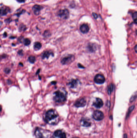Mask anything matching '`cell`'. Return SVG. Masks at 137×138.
<instances>
[{"label": "cell", "mask_w": 137, "mask_h": 138, "mask_svg": "<svg viewBox=\"0 0 137 138\" xmlns=\"http://www.w3.org/2000/svg\"><path fill=\"white\" fill-rule=\"evenodd\" d=\"M59 116L57 112L54 110H50L46 113L45 121L51 125H55L58 122Z\"/></svg>", "instance_id": "obj_1"}, {"label": "cell", "mask_w": 137, "mask_h": 138, "mask_svg": "<svg viewBox=\"0 0 137 138\" xmlns=\"http://www.w3.org/2000/svg\"><path fill=\"white\" fill-rule=\"evenodd\" d=\"M93 17H94V19H96L97 18V17H98V16H97V15L96 14V13H93Z\"/></svg>", "instance_id": "obj_25"}, {"label": "cell", "mask_w": 137, "mask_h": 138, "mask_svg": "<svg viewBox=\"0 0 137 138\" xmlns=\"http://www.w3.org/2000/svg\"><path fill=\"white\" fill-rule=\"evenodd\" d=\"M20 65H21V66H23V64H21V63H20Z\"/></svg>", "instance_id": "obj_31"}, {"label": "cell", "mask_w": 137, "mask_h": 138, "mask_svg": "<svg viewBox=\"0 0 137 138\" xmlns=\"http://www.w3.org/2000/svg\"><path fill=\"white\" fill-rule=\"evenodd\" d=\"M17 1L19 2V3H23V2H24L25 1V0H17Z\"/></svg>", "instance_id": "obj_26"}, {"label": "cell", "mask_w": 137, "mask_h": 138, "mask_svg": "<svg viewBox=\"0 0 137 138\" xmlns=\"http://www.w3.org/2000/svg\"><path fill=\"white\" fill-rule=\"evenodd\" d=\"M25 29H26L25 26L24 25H21L20 27V31H23V30H25Z\"/></svg>", "instance_id": "obj_23"}, {"label": "cell", "mask_w": 137, "mask_h": 138, "mask_svg": "<svg viewBox=\"0 0 137 138\" xmlns=\"http://www.w3.org/2000/svg\"><path fill=\"white\" fill-rule=\"evenodd\" d=\"M135 106H132V107H130L129 108V111H128V113H127V116H129V115L130 114L131 112H132L133 110V109H134Z\"/></svg>", "instance_id": "obj_22"}, {"label": "cell", "mask_w": 137, "mask_h": 138, "mask_svg": "<svg viewBox=\"0 0 137 138\" xmlns=\"http://www.w3.org/2000/svg\"><path fill=\"white\" fill-rule=\"evenodd\" d=\"M123 138H127V134H124V136H123Z\"/></svg>", "instance_id": "obj_27"}, {"label": "cell", "mask_w": 137, "mask_h": 138, "mask_svg": "<svg viewBox=\"0 0 137 138\" xmlns=\"http://www.w3.org/2000/svg\"><path fill=\"white\" fill-rule=\"evenodd\" d=\"M28 60L30 63L31 64H34L35 61V58L34 56H30L29 57Z\"/></svg>", "instance_id": "obj_19"}, {"label": "cell", "mask_w": 137, "mask_h": 138, "mask_svg": "<svg viewBox=\"0 0 137 138\" xmlns=\"http://www.w3.org/2000/svg\"><path fill=\"white\" fill-rule=\"evenodd\" d=\"M55 136L59 138H66V134L61 130H57L54 133Z\"/></svg>", "instance_id": "obj_10"}, {"label": "cell", "mask_w": 137, "mask_h": 138, "mask_svg": "<svg viewBox=\"0 0 137 138\" xmlns=\"http://www.w3.org/2000/svg\"></svg>", "instance_id": "obj_32"}, {"label": "cell", "mask_w": 137, "mask_h": 138, "mask_svg": "<svg viewBox=\"0 0 137 138\" xmlns=\"http://www.w3.org/2000/svg\"><path fill=\"white\" fill-rule=\"evenodd\" d=\"M35 134L37 138H43V134L41 133L40 128H37L35 131Z\"/></svg>", "instance_id": "obj_15"}, {"label": "cell", "mask_w": 137, "mask_h": 138, "mask_svg": "<svg viewBox=\"0 0 137 138\" xmlns=\"http://www.w3.org/2000/svg\"><path fill=\"white\" fill-rule=\"evenodd\" d=\"M105 80V77L101 74H97L94 77V82L98 84H102L104 83Z\"/></svg>", "instance_id": "obj_5"}, {"label": "cell", "mask_w": 137, "mask_h": 138, "mask_svg": "<svg viewBox=\"0 0 137 138\" xmlns=\"http://www.w3.org/2000/svg\"><path fill=\"white\" fill-rule=\"evenodd\" d=\"M137 45H136L135 46V51H136V52H137Z\"/></svg>", "instance_id": "obj_29"}, {"label": "cell", "mask_w": 137, "mask_h": 138, "mask_svg": "<svg viewBox=\"0 0 137 138\" xmlns=\"http://www.w3.org/2000/svg\"><path fill=\"white\" fill-rule=\"evenodd\" d=\"M10 9L6 6H3L0 8V16L6 15L10 11Z\"/></svg>", "instance_id": "obj_9"}, {"label": "cell", "mask_w": 137, "mask_h": 138, "mask_svg": "<svg viewBox=\"0 0 137 138\" xmlns=\"http://www.w3.org/2000/svg\"><path fill=\"white\" fill-rule=\"evenodd\" d=\"M93 117L97 121H101L104 118V114L102 111L99 110L94 111L93 115Z\"/></svg>", "instance_id": "obj_3"}, {"label": "cell", "mask_w": 137, "mask_h": 138, "mask_svg": "<svg viewBox=\"0 0 137 138\" xmlns=\"http://www.w3.org/2000/svg\"><path fill=\"white\" fill-rule=\"evenodd\" d=\"M74 60V57L73 55H68V56L64 57L61 60V63L62 64H68L73 62Z\"/></svg>", "instance_id": "obj_4"}, {"label": "cell", "mask_w": 137, "mask_h": 138, "mask_svg": "<svg viewBox=\"0 0 137 138\" xmlns=\"http://www.w3.org/2000/svg\"><path fill=\"white\" fill-rule=\"evenodd\" d=\"M41 43L39 42H36L34 45V48L35 50H38L41 48Z\"/></svg>", "instance_id": "obj_17"}, {"label": "cell", "mask_w": 137, "mask_h": 138, "mask_svg": "<svg viewBox=\"0 0 137 138\" xmlns=\"http://www.w3.org/2000/svg\"><path fill=\"white\" fill-rule=\"evenodd\" d=\"M89 28L88 26V25L86 24H83L80 27V31L83 34H86L89 31Z\"/></svg>", "instance_id": "obj_13"}, {"label": "cell", "mask_w": 137, "mask_h": 138, "mask_svg": "<svg viewBox=\"0 0 137 138\" xmlns=\"http://www.w3.org/2000/svg\"><path fill=\"white\" fill-rule=\"evenodd\" d=\"M79 81L78 80H73L71 82H70L69 83V86L71 88H76L78 85L79 83Z\"/></svg>", "instance_id": "obj_12"}, {"label": "cell", "mask_w": 137, "mask_h": 138, "mask_svg": "<svg viewBox=\"0 0 137 138\" xmlns=\"http://www.w3.org/2000/svg\"><path fill=\"white\" fill-rule=\"evenodd\" d=\"M81 123L83 126L88 127L90 126L91 125V123L89 121V120L86 119H83L81 120Z\"/></svg>", "instance_id": "obj_14"}, {"label": "cell", "mask_w": 137, "mask_h": 138, "mask_svg": "<svg viewBox=\"0 0 137 138\" xmlns=\"http://www.w3.org/2000/svg\"><path fill=\"white\" fill-rule=\"evenodd\" d=\"M42 7L41 6L39 5H35L33 7V11L35 15L38 16L39 14L40 11L42 9Z\"/></svg>", "instance_id": "obj_11"}, {"label": "cell", "mask_w": 137, "mask_h": 138, "mask_svg": "<svg viewBox=\"0 0 137 138\" xmlns=\"http://www.w3.org/2000/svg\"><path fill=\"white\" fill-rule=\"evenodd\" d=\"M23 42L24 44L26 46L29 45L31 43V41L28 38H25V39H23Z\"/></svg>", "instance_id": "obj_20"}, {"label": "cell", "mask_w": 137, "mask_h": 138, "mask_svg": "<svg viewBox=\"0 0 137 138\" xmlns=\"http://www.w3.org/2000/svg\"><path fill=\"white\" fill-rule=\"evenodd\" d=\"M86 104V101L84 98L78 99L75 102L74 106L77 107H84Z\"/></svg>", "instance_id": "obj_7"}, {"label": "cell", "mask_w": 137, "mask_h": 138, "mask_svg": "<svg viewBox=\"0 0 137 138\" xmlns=\"http://www.w3.org/2000/svg\"><path fill=\"white\" fill-rule=\"evenodd\" d=\"M2 108L1 106L0 105V112H1L2 111Z\"/></svg>", "instance_id": "obj_28"}, {"label": "cell", "mask_w": 137, "mask_h": 138, "mask_svg": "<svg viewBox=\"0 0 137 138\" xmlns=\"http://www.w3.org/2000/svg\"><path fill=\"white\" fill-rule=\"evenodd\" d=\"M4 72H5V73L8 74H9V73L10 72V69H9V68H6L5 69V70H4Z\"/></svg>", "instance_id": "obj_24"}, {"label": "cell", "mask_w": 137, "mask_h": 138, "mask_svg": "<svg viewBox=\"0 0 137 138\" xmlns=\"http://www.w3.org/2000/svg\"><path fill=\"white\" fill-rule=\"evenodd\" d=\"M7 34H6V33H5V34H4V37H7Z\"/></svg>", "instance_id": "obj_30"}, {"label": "cell", "mask_w": 137, "mask_h": 138, "mask_svg": "<svg viewBox=\"0 0 137 138\" xmlns=\"http://www.w3.org/2000/svg\"><path fill=\"white\" fill-rule=\"evenodd\" d=\"M53 99L57 103H62L65 101L66 100V93L60 90L56 91L54 93Z\"/></svg>", "instance_id": "obj_2"}, {"label": "cell", "mask_w": 137, "mask_h": 138, "mask_svg": "<svg viewBox=\"0 0 137 138\" xmlns=\"http://www.w3.org/2000/svg\"><path fill=\"white\" fill-rule=\"evenodd\" d=\"M58 15L59 17L64 19H67L69 17V12L68 9L61 10L58 12Z\"/></svg>", "instance_id": "obj_6"}, {"label": "cell", "mask_w": 137, "mask_h": 138, "mask_svg": "<svg viewBox=\"0 0 137 138\" xmlns=\"http://www.w3.org/2000/svg\"><path fill=\"white\" fill-rule=\"evenodd\" d=\"M52 55V56H54V54H53V53L49 51H46L43 53L42 56V57L43 59H48V58L49 57V56Z\"/></svg>", "instance_id": "obj_16"}, {"label": "cell", "mask_w": 137, "mask_h": 138, "mask_svg": "<svg viewBox=\"0 0 137 138\" xmlns=\"http://www.w3.org/2000/svg\"><path fill=\"white\" fill-rule=\"evenodd\" d=\"M114 85H113L112 84H110V85L109 86L108 89V93L109 95L111 94V93L113 91V90L114 89Z\"/></svg>", "instance_id": "obj_18"}, {"label": "cell", "mask_w": 137, "mask_h": 138, "mask_svg": "<svg viewBox=\"0 0 137 138\" xmlns=\"http://www.w3.org/2000/svg\"><path fill=\"white\" fill-rule=\"evenodd\" d=\"M137 12H135L133 15V19L135 23L136 24L137 23Z\"/></svg>", "instance_id": "obj_21"}, {"label": "cell", "mask_w": 137, "mask_h": 138, "mask_svg": "<svg viewBox=\"0 0 137 138\" xmlns=\"http://www.w3.org/2000/svg\"><path fill=\"white\" fill-rule=\"evenodd\" d=\"M103 102L100 98H97L96 99V100L94 101V102L93 103V106H94V107L97 108H100L101 107H103Z\"/></svg>", "instance_id": "obj_8"}]
</instances>
